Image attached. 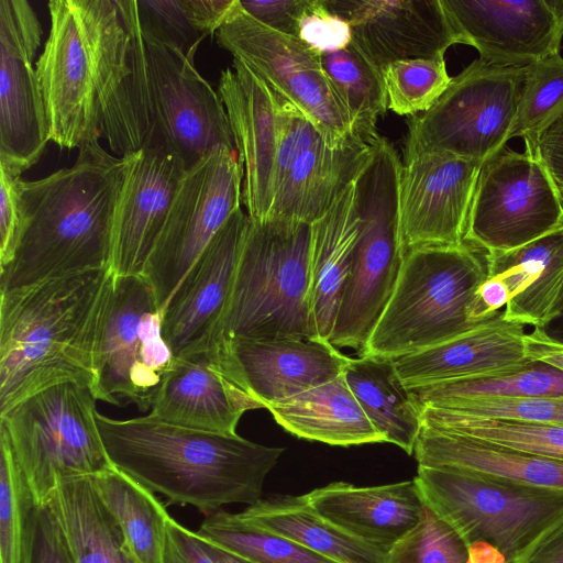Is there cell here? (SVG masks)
<instances>
[{
	"label": "cell",
	"mask_w": 563,
	"mask_h": 563,
	"mask_svg": "<svg viewBox=\"0 0 563 563\" xmlns=\"http://www.w3.org/2000/svg\"><path fill=\"white\" fill-rule=\"evenodd\" d=\"M563 114V57L552 55L526 68V78L510 139L520 136L526 148Z\"/></svg>",
	"instance_id": "42"
},
{
	"label": "cell",
	"mask_w": 563,
	"mask_h": 563,
	"mask_svg": "<svg viewBox=\"0 0 563 563\" xmlns=\"http://www.w3.org/2000/svg\"><path fill=\"white\" fill-rule=\"evenodd\" d=\"M124 159L99 141L79 148L75 164L16 184L19 227L0 291L63 275L111 267L113 218Z\"/></svg>",
	"instance_id": "1"
},
{
	"label": "cell",
	"mask_w": 563,
	"mask_h": 563,
	"mask_svg": "<svg viewBox=\"0 0 563 563\" xmlns=\"http://www.w3.org/2000/svg\"><path fill=\"white\" fill-rule=\"evenodd\" d=\"M388 109L398 115L428 111L451 82L444 56L399 60L382 69Z\"/></svg>",
	"instance_id": "44"
},
{
	"label": "cell",
	"mask_w": 563,
	"mask_h": 563,
	"mask_svg": "<svg viewBox=\"0 0 563 563\" xmlns=\"http://www.w3.org/2000/svg\"><path fill=\"white\" fill-rule=\"evenodd\" d=\"M91 387L66 382L48 386L0 413V433L38 506L58 484L93 476L112 465L97 424Z\"/></svg>",
	"instance_id": "7"
},
{
	"label": "cell",
	"mask_w": 563,
	"mask_h": 563,
	"mask_svg": "<svg viewBox=\"0 0 563 563\" xmlns=\"http://www.w3.org/2000/svg\"><path fill=\"white\" fill-rule=\"evenodd\" d=\"M239 0L136 1L143 35L195 58L199 44L217 33Z\"/></svg>",
	"instance_id": "38"
},
{
	"label": "cell",
	"mask_w": 563,
	"mask_h": 563,
	"mask_svg": "<svg viewBox=\"0 0 563 563\" xmlns=\"http://www.w3.org/2000/svg\"><path fill=\"white\" fill-rule=\"evenodd\" d=\"M432 408L471 418L563 424V397L470 399Z\"/></svg>",
	"instance_id": "46"
},
{
	"label": "cell",
	"mask_w": 563,
	"mask_h": 563,
	"mask_svg": "<svg viewBox=\"0 0 563 563\" xmlns=\"http://www.w3.org/2000/svg\"><path fill=\"white\" fill-rule=\"evenodd\" d=\"M299 38L319 53L343 49L352 43L349 23L331 12L323 0H310L301 20Z\"/></svg>",
	"instance_id": "47"
},
{
	"label": "cell",
	"mask_w": 563,
	"mask_h": 563,
	"mask_svg": "<svg viewBox=\"0 0 563 563\" xmlns=\"http://www.w3.org/2000/svg\"><path fill=\"white\" fill-rule=\"evenodd\" d=\"M93 64L100 135L121 157L150 145L154 123L136 0H79Z\"/></svg>",
	"instance_id": "9"
},
{
	"label": "cell",
	"mask_w": 563,
	"mask_h": 563,
	"mask_svg": "<svg viewBox=\"0 0 563 563\" xmlns=\"http://www.w3.org/2000/svg\"><path fill=\"white\" fill-rule=\"evenodd\" d=\"M289 433L330 445L385 442L350 389L343 373L266 408Z\"/></svg>",
	"instance_id": "32"
},
{
	"label": "cell",
	"mask_w": 563,
	"mask_h": 563,
	"mask_svg": "<svg viewBox=\"0 0 563 563\" xmlns=\"http://www.w3.org/2000/svg\"><path fill=\"white\" fill-rule=\"evenodd\" d=\"M526 68L472 62L428 111L412 117L404 158L444 154L484 163L496 155L510 140Z\"/></svg>",
	"instance_id": "10"
},
{
	"label": "cell",
	"mask_w": 563,
	"mask_h": 563,
	"mask_svg": "<svg viewBox=\"0 0 563 563\" xmlns=\"http://www.w3.org/2000/svg\"><path fill=\"white\" fill-rule=\"evenodd\" d=\"M174 355L162 334V309L142 275H114L95 354L97 400L151 409Z\"/></svg>",
	"instance_id": "11"
},
{
	"label": "cell",
	"mask_w": 563,
	"mask_h": 563,
	"mask_svg": "<svg viewBox=\"0 0 563 563\" xmlns=\"http://www.w3.org/2000/svg\"><path fill=\"white\" fill-rule=\"evenodd\" d=\"M143 37L154 123L150 145L175 152L186 170L216 148L235 151L224 104L197 70L195 58Z\"/></svg>",
	"instance_id": "16"
},
{
	"label": "cell",
	"mask_w": 563,
	"mask_h": 563,
	"mask_svg": "<svg viewBox=\"0 0 563 563\" xmlns=\"http://www.w3.org/2000/svg\"><path fill=\"white\" fill-rule=\"evenodd\" d=\"M419 466L443 467L514 486L563 493V462L422 426Z\"/></svg>",
	"instance_id": "29"
},
{
	"label": "cell",
	"mask_w": 563,
	"mask_h": 563,
	"mask_svg": "<svg viewBox=\"0 0 563 563\" xmlns=\"http://www.w3.org/2000/svg\"><path fill=\"white\" fill-rule=\"evenodd\" d=\"M162 563H214L197 532L181 526L173 517L166 521Z\"/></svg>",
	"instance_id": "50"
},
{
	"label": "cell",
	"mask_w": 563,
	"mask_h": 563,
	"mask_svg": "<svg viewBox=\"0 0 563 563\" xmlns=\"http://www.w3.org/2000/svg\"><path fill=\"white\" fill-rule=\"evenodd\" d=\"M137 563H162L169 514L154 493L111 466L91 476Z\"/></svg>",
	"instance_id": "36"
},
{
	"label": "cell",
	"mask_w": 563,
	"mask_h": 563,
	"mask_svg": "<svg viewBox=\"0 0 563 563\" xmlns=\"http://www.w3.org/2000/svg\"><path fill=\"white\" fill-rule=\"evenodd\" d=\"M420 407L461 400L563 397V372L541 362L409 388Z\"/></svg>",
	"instance_id": "37"
},
{
	"label": "cell",
	"mask_w": 563,
	"mask_h": 563,
	"mask_svg": "<svg viewBox=\"0 0 563 563\" xmlns=\"http://www.w3.org/2000/svg\"><path fill=\"white\" fill-rule=\"evenodd\" d=\"M218 93L243 167L242 202L252 221H265L272 205L278 140L276 95L236 58L232 69L221 73Z\"/></svg>",
	"instance_id": "25"
},
{
	"label": "cell",
	"mask_w": 563,
	"mask_h": 563,
	"mask_svg": "<svg viewBox=\"0 0 563 563\" xmlns=\"http://www.w3.org/2000/svg\"><path fill=\"white\" fill-rule=\"evenodd\" d=\"M251 219L238 209L183 277L162 310V334L174 357L217 341Z\"/></svg>",
	"instance_id": "23"
},
{
	"label": "cell",
	"mask_w": 563,
	"mask_h": 563,
	"mask_svg": "<svg viewBox=\"0 0 563 563\" xmlns=\"http://www.w3.org/2000/svg\"><path fill=\"white\" fill-rule=\"evenodd\" d=\"M563 228V196L542 163L504 147L483 163L465 243L507 252Z\"/></svg>",
	"instance_id": "14"
},
{
	"label": "cell",
	"mask_w": 563,
	"mask_h": 563,
	"mask_svg": "<svg viewBox=\"0 0 563 563\" xmlns=\"http://www.w3.org/2000/svg\"><path fill=\"white\" fill-rule=\"evenodd\" d=\"M402 161L378 135L357 173L355 205L360 235L330 343L358 352L386 307L402 263L399 232V176Z\"/></svg>",
	"instance_id": "6"
},
{
	"label": "cell",
	"mask_w": 563,
	"mask_h": 563,
	"mask_svg": "<svg viewBox=\"0 0 563 563\" xmlns=\"http://www.w3.org/2000/svg\"><path fill=\"white\" fill-rule=\"evenodd\" d=\"M510 563H563V516Z\"/></svg>",
	"instance_id": "53"
},
{
	"label": "cell",
	"mask_w": 563,
	"mask_h": 563,
	"mask_svg": "<svg viewBox=\"0 0 563 563\" xmlns=\"http://www.w3.org/2000/svg\"><path fill=\"white\" fill-rule=\"evenodd\" d=\"M243 167L219 147L187 169L142 276L163 310L183 277L230 217L241 208Z\"/></svg>",
	"instance_id": "12"
},
{
	"label": "cell",
	"mask_w": 563,
	"mask_h": 563,
	"mask_svg": "<svg viewBox=\"0 0 563 563\" xmlns=\"http://www.w3.org/2000/svg\"><path fill=\"white\" fill-rule=\"evenodd\" d=\"M224 342L236 379L264 409L334 379L349 361L331 343L307 339Z\"/></svg>",
	"instance_id": "26"
},
{
	"label": "cell",
	"mask_w": 563,
	"mask_h": 563,
	"mask_svg": "<svg viewBox=\"0 0 563 563\" xmlns=\"http://www.w3.org/2000/svg\"><path fill=\"white\" fill-rule=\"evenodd\" d=\"M49 34L35 70L43 93L49 139L75 148L100 135L93 64L79 0H52Z\"/></svg>",
	"instance_id": "18"
},
{
	"label": "cell",
	"mask_w": 563,
	"mask_h": 563,
	"mask_svg": "<svg viewBox=\"0 0 563 563\" xmlns=\"http://www.w3.org/2000/svg\"><path fill=\"white\" fill-rule=\"evenodd\" d=\"M111 267L0 291V413L48 386L95 383Z\"/></svg>",
	"instance_id": "2"
},
{
	"label": "cell",
	"mask_w": 563,
	"mask_h": 563,
	"mask_svg": "<svg viewBox=\"0 0 563 563\" xmlns=\"http://www.w3.org/2000/svg\"><path fill=\"white\" fill-rule=\"evenodd\" d=\"M240 516L336 563H386V552L346 534L301 496H273L247 506Z\"/></svg>",
	"instance_id": "35"
},
{
	"label": "cell",
	"mask_w": 563,
	"mask_h": 563,
	"mask_svg": "<svg viewBox=\"0 0 563 563\" xmlns=\"http://www.w3.org/2000/svg\"><path fill=\"white\" fill-rule=\"evenodd\" d=\"M96 419L113 467L172 504L201 511L261 500L265 477L285 451L150 415L113 419L97 411Z\"/></svg>",
	"instance_id": "3"
},
{
	"label": "cell",
	"mask_w": 563,
	"mask_h": 563,
	"mask_svg": "<svg viewBox=\"0 0 563 563\" xmlns=\"http://www.w3.org/2000/svg\"><path fill=\"white\" fill-rule=\"evenodd\" d=\"M426 505L471 545L498 550L510 563L563 516V493L514 486L464 472L419 466Z\"/></svg>",
	"instance_id": "8"
},
{
	"label": "cell",
	"mask_w": 563,
	"mask_h": 563,
	"mask_svg": "<svg viewBox=\"0 0 563 563\" xmlns=\"http://www.w3.org/2000/svg\"><path fill=\"white\" fill-rule=\"evenodd\" d=\"M386 563H477L460 534L426 505L421 521L387 554Z\"/></svg>",
	"instance_id": "45"
},
{
	"label": "cell",
	"mask_w": 563,
	"mask_h": 563,
	"mask_svg": "<svg viewBox=\"0 0 563 563\" xmlns=\"http://www.w3.org/2000/svg\"><path fill=\"white\" fill-rule=\"evenodd\" d=\"M360 235L354 180L311 224L310 313L313 341L330 343Z\"/></svg>",
	"instance_id": "30"
},
{
	"label": "cell",
	"mask_w": 563,
	"mask_h": 563,
	"mask_svg": "<svg viewBox=\"0 0 563 563\" xmlns=\"http://www.w3.org/2000/svg\"><path fill=\"white\" fill-rule=\"evenodd\" d=\"M488 276L508 292L506 320L543 325L563 289V228L507 252H486Z\"/></svg>",
	"instance_id": "31"
},
{
	"label": "cell",
	"mask_w": 563,
	"mask_h": 563,
	"mask_svg": "<svg viewBox=\"0 0 563 563\" xmlns=\"http://www.w3.org/2000/svg\"><path fill=\"white\" fill-rule=\"evenodd\" d=\"M124 178L113 218L111 269L142 275L186 173L166 146L150 145L122 157Z\"/></svg>",
	"instance_id": "22"
},
{
	"label": "cell",
	"mask_w": 563,
	"mask_h": 563,
	"mask_svg": "<svg viewBox=\"0 0 563 563\" xmlns=\"http://www.w3.org/2000/svg\"><path fill=\"white\" fill-rule=\"evenodd\" d=\"M487 274L486 251L468 243L408 252L358 355L396 360L470 331L481 323L473 319V306Z\"/></svg>",
	"instance_id": "4"
},
{
	"label": "cell",
	"mask_w": 563,
	"mask_h": 563,
	"mask_svg": "<svg viewBox=\"0 0 563 563\" xmlns=\"http://www.w3.org/2000/svg\"><path fill=\"white\" fill-rule=\"evenodd\" d=\"M24 563H74L64 533L46 506L35 505Z\"/></svg>",
	"instance_id": "48"
},
{
	"label": "cell",
	"mask_w": 563,
	"mask_h": 563,
	"mask_svg": "<svg viewBox=\"0 0 563 563\" xmlns=\"http://www.w3.org/2000/svg\"><path fill=\"white\" fill-rule=\"evenodd\" d=\"M0 267L5 265L13 251L19 227L16 177L0 166Z\"/></svg>",
	"instance_id": "51"
},
{
	"label": "cell",
	"mask_w": 563,
	"mask_h": 563,
	"mask_svg": "<svg viewBox=\"0 0 563 563\" xmlns=\"http://www.w3.org/2000/svg\"><path fill=\"white\" fill-rule=\"evenodd\" d=\"M276 98L278 140L268 219L312 224L355 179L376 137L354 136L332 146L306 114L278 93Z\"/></svg>",
	"instance_id": "15"
},
{
	"label": "cell",
	"mask_w": 563,
	"mask_h": 563,
	"mask_svg": "<svg viewBox=\"0 0 563 563\" xmlns=\"http://www.w3.org/2000/svg\"><path fill=\"white\" fill-rule=\"evenodd\" d=\"M525 343L531 361L549 364L563 372V344L548 340L536 330L526 334Z\"/></svg>",
	"instance_id": "54"
},
{
	"label": "cell",
	"mask_w": 563,
	"mask_h": 563,
	"mask_svg": "<svg viewBox=\"0 0 563 563\" xmlns=\"http://www.w3.org/2000/svg\"><path fill=\"white\" fill-rule=\"evenodd\" d=\"M47 506L64 533L74 563H137L91 476L62 481Z\"/></svg>",
	"instance_id": "34"
},
{
	"label": "cell",
	"mask_w": 563,
	"mask_h": 563,
	"mask_svg": "<svg viewBox=\"0 0 563 563\" xmlns=\"http://www.w3.org/2000/svg\"><path fill=\"white\" fill-rule=\"evenodd\" d=\"M344 19L352 43L376 67L444 56L457 37L441 0H323Z\"/></svg>",
	"instance_id": "24"
},
{
	"label": "cell",
	"mask_w": 563,
	"mask_h": 563,
	"mask_svg": "<svg viewBox=\"0 0 563 563\" xmlns=\"http://www.w3.org/2000/svg\"><path fill=\"white\" fill-rule=\"evenodd\" d=\"M302 497L323 519L386 553L418 526L426 509L415 479L371 487L334 482Z\"/></svg>",
	"instance_id": "27"
},
{
	"label": "cell",
	"mask_w": 563,
	"mask_h": 563,
	"mask_svg": "<svg viewBox=\"0 0 563 563\" xmlns=\"http://www.w3.org/2000/svg\"><path fill=\"white\" fill-rule=\"evenodd\" d=\"M525 325L499 310L470 331L446 342L394 360L409 388L529 364Z\"/></svg>",
	"instance_id": "28"
},
{
	"label": "cell",
	"mask_w": 563,
	"mask_h": 563,
	"mask_svg": "<svg viewBox=\"0 0 563 563\" xmlns=\"http://www.w3.org/2000/svg\"><path fill=\"white\" fill-rule=\"evenodd\" d=\"M242 9L265 26L299 37L301 20L310 0H240Z\"/></svg>",
	"instance_id": "49"
},
{
	"label": "cell",
	"mask_w": 563,
	"mask_h": 563,
	"mask_svg": "<svg viewBox=\"0 0 563 563\" xmlns=\"http://www.w3.org/2000/svg\"><path fill=\"white\" fill-rule=\"evenodd\" d=\"M321 62L345 107L354 135L372 142L376 124L388 109L382 70L351 43L335 52L321 53Z\"/></svg>",
	"instance_id": "39"
},
{
	"label": "cell",
	"mask_w": 563,
	"mask_h": 563,
	"mask_svg": "<svg viewBox=\"0 0 563 563\" xmlns=\"http://www.w3.org/2000/svg\"><path fill=\"white\" fill-rule=\"evenodd\" d=\"M200 538V537H199ZM201 542L210 558L214 561V563H253L249 560H245L236 554H233L202 538Z\"/></svg>",
	"instance_id": "56"
},
{
	"label": "cell",
	"mask_w": 563,
	"mask_h": 563,
	"mask_svg": "<svg viewBox=\"0 0 563 563\" xmlns=\"http://www.w3.org/2000/svg\"><path fill=\"white\" fill-rule=\"evenodd\" d=\"M343 375L385 442L413 454L423 426L422 409L399 377L394 360L375 355L349 357Z\"/></svg>",
	"instance_id": "33"
},
{
	"label": "cell",
	"mask_w": 563,
	"mask_h": 563,
	"mask_svg": "<svg viewBox=\"0 0 563 563\" xmlns=\"http://www.w3.org/2000/svg\"><path fill=\"white\" fill-rule=\"evenodd\" d=\"M482 165L444 154L402 158L399 176L402 257L417 249L465 243Z\"/></svg>",
	"instance_id": "19"
},
{
	"label": "cell",
	"mask_w": 563,
	"mask_h": 563,
	"mask_svg": "<svg viewBox=\"0 0 563 563\" xmlns=\"http://www.w3.org/2000/svg\"><path fill=\"white\" fill-rule=\"evenodd\" d=\"M35 505L10 444L0 433V563H24Z\"/></svg>",
	"instance_id": "43"
},
{
	"label": "cell",
	"mask_w": 563,
	"mask_h": 563,
	"mask_svg": "<svg viewBox=\"0 0 563 563\" xmlns=\"http://www.w3.org/2000/svg\"><path fill=\"white\" fill-rule=\"evenodd\" d=\"M423 426L563 462V424L481 419L421 407Z\"/></svg>",
	"instance_id": "40"
},
{
	"label": "cell",
	"mask_w": 563,
	"mask_h": 563,
	"mask_svg": "<svg viewBox=\"0 0 563 563\" xmlns=\"http://www.w3.org/2000/svg\"><path fill=\"white\" fill-rule=\"evenodd\" d=\"M196 532L200 538L253 563H336L244 520L240 514L211 512Z\"/></svg>",
	"instance_id": "41"
},
{
	"label": "cell",
	"mask_w": 563,
	"mask_h": 563,
	"mask_svg": "<svg viewBox=\"0 0 563 563\" xmlns=\"http://www.w3.org/2000/svg\"><path fill=\"white\" fill-rule=\"evenodd\" d=\"M311 224L271 218L250 223L217 341L312 340Z\"/></svg>",
	"instance_id": "5"
},
{
	"label": "cell",
	"mask_w": 563,
	"mask_h": 563,
	"mask_svg": "<svg viewBox=\"0 0 563 563\" xmlns=\"http://www.w3.org/2000/svg\"><path fill=\"white\" fill-rule=\"evenodd\" d=\"M533 330L552 342L563 344V289L547 322Z\"/></svg>",
	"instance_id": "55"
},
{
	"label": "cell",
	"mask_w": 563,
	"mask_h": 563,
	"mask_svg": "<svg viewBox=\"0 0 563 563\" xmlns=\"http://www.w3.org/2000/svg\"><path fill=\"white\" fill-rule=\"evenodd\" d=\"M264 408L236 379L224 341L199 345L173 358L150 416L162 421L235 435L242 416Z\"/></svg>",
	"instance_id": "21"
},
{
	"label": "cell",
	"mask_w": 563,
	"mask_h": 563,
	"mask_svg": "<svg viewBox=\"0 0 563 563\" xmlns=\"http://www.w3.org/2000/svg\"><path fill=\"white\" fill-rule=\"evenodd\" d=\"M459 44L482 62L526 68L560 54L563 0H441Z\"/></svg>",
	"instance_id": "20"
},
{
	"label": "cell",
	"mask_w": 563,
	"mask_h": 563,
	"mask_svg": "<svg viewBox=\"0 0 563 563\" xmlns=\"http://www.w3.org/2000/svg\"><path fill=\"white\" fill-rule=\"evenodd\" d=\"M218 44L244 63L273 91L306 114L332 146L352 137L350 115L321 62V53L299 37L260 23L241 7L216 33Z\"/></svg>",
	"instance_id": "13"
},
{
	"label": "cell",
	"mask_w": 563,
	"mask_h": 563,
	"mask_svg": "<svg viewBox=\"0 0 563 563\" xmlns=\"http://www.w3.org/2000/svg\"><path fill=\"white\" fill-rule=\"evenodd\" d=\"M42 27L25 0H0V166L20 177L42 156L49 123L33 59Z\"/></svg>",
	"instance_id": "17"
},
{
	"label": "cell",
	"mask_w": 563,
	"mask_h": 563,
	"mask_svg": "<svg viewBox=\"0 0 563 563\" xmlns=\"http://www.w3.org/2000/svg\"><path fill=\"white\" fill-rule=\"evenodd\" d=\"M526 152L542 163L563 196V114L545 128Z\"/></svg>",
	"instance_id": "52"
}]
</instances>
